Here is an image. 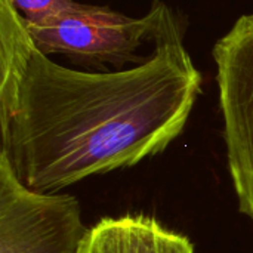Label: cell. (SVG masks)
Masks as SVG:
<instances>
[{"label":"cell","instance_id":"cell-3","mask_svg":"<svg viewBox=\"0 0 253 253\" xmlns=\"http://www.w3.org/2000/svg\"><path fill=\"white\" fill-rule=\"evenodd\" d=\"M227 162L239 209L253 222V12L213 44Z\"/></svg>","mask_w":253,"mask_h":253},{"label":"cell","instance_id":"cell-5","mask_svg":"<svg viewBox=\"0 0 253 253\" xmlns=\"http://www.w3.org/2000/svg\"><path fill=\"white\" fill-rule=\"evenodd\" d=\"M80 253H194L182 234L145 215L102 218L89 230Z\"/></svg>","mask_w":253,"mask_h":253},{"label":"cell","instance_id":"cell-4","mask_svg":"<svg viewBox=\"0 0 253 253\" xmlns=\"http://www.w3.org/2000/svg\"><path fill=\"white\" fill-rule=\"evenodd\" d=\"M87 236L76 197L27 188L0 157V253H80Z\"/></svg>","mask_w":253,"mask_h":253},{"label":"cell","instance_id":"cell-6","mask_svg":"<svg viewBox=\"0 0 253 253\" xmlns=\"http://www.w3.org/2000/svg\"><path fill=\"white\" fill-rule=\"evenodd\" d=\"M27 24H44L74 10L80 3L74 0H12Z\"/></svg>","mask_w":253,"mask_h":253},{"label":"cell","instance_id":"cell-2","mask_svg":"<svg viewBox=\"0 0 253 253\" xmlns=\"http://www.w3.org/2000/svg\"><path fill=\"white\" fill-rule=\"evenodd\" d=\"M166 4L154 0L142 18H130L105 6L79 4L74 10L44 24L25 27L44 55L62 53L84 64H110L122 68L127 62H141L136 49L154 40Z\"/></svg>","mask_w":253,"mask_h":253},{"label":"cell","instance_id":"cell-1","mask_svg":"<svg viewBox=\"0 0 253 253\" xmlns=\"http://www.w3.org/2000/svg\"><path fill=\"white\" fill-rule=\"evenodd\" d=\"M184 33L166 7L147 59L114 71L74 70L40 52L12 0H0V157L18 181L56 193L165 151L203 84Z\"/></svg>","mask_w":253,"mask_h":253}]
</instances>
